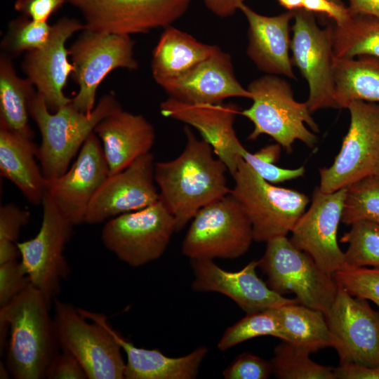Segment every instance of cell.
<instances>
[{
  "label": "cell",
  "instance_id": "cell-17",
  "mask_svg": "<svg viewBox=\"0 0 379 379\" xmlns=\"http://www.w3.org/2000/svg\"><path fill=\"white\" fill-rule=\"evenodd\" d=\"M154 156L149 152L122 171L109 175L93 196L85 223L100 224L158 201L159 192L154 180Z\"/></svg>",
  "mask_w": 379,
  "mask_h": 379
},
{
  "label": "cell",
  "instance_id": "cell-51",
  "mask_svg": "<svg viewBox=\"0 0 379 379\" xmlns=\"http://www.w3.org/2000/svg\"><path fill=\"white\" fill-rule=\"evenodd\" d=\"M373 174L379 178V156H378Z\"/></svg>",
  "mask_w": 379,
  "mask_h": 379
},
{
  "label": "cell",
  "instance_id": "cell-52",
  "mask_svg": "<svg viewBox=\"0 0 379 379\" xmlns=\"http://www.w3.org/2000/svg\"><path fill=\"white\" fill-rule=\"evenodd\" d=\"M331 1H334L335 3H338V4H343L340 0H331Z\"/></svg>",
  "mask_w": 379,
  "mask_h": 379
},
{
  "label": "cell",
  "instance_id": "cell-50",
  "mask_svg": "<svg viewBox=\"0 0 379 379\" xmlns=\"http://www.w3.org/2000/svg\"><path fill=\"white\" fill-rule=\"evenodd\" d=\"M10 373L4 363H0V378H9Z\"/></svg>",
  "mask_w": 379,
  "mask_h": 379
},
{
  "label": "cell",
  "instance_id": "cell-26",
  "mask_svg": "<svg viewBox=\"0 0 379 379\" xmlns=\"http://www.w3.org/2000/svg\"><path fill=\"white\" fill-rule=\"evenodd\" d=\"M37 150L33 140L0 128V174L34 205L41 204L47 192V179L35 160Z\"/></svg>",
  "mask_w": 379,
  "mask_h": 379
},
{
  "label": "cell",
  "instance_id": "cell-43",
  "mask_svg": "<svg viewBox=\"0 0 379 379\" xmlns=\"http://www.w3.org/2000/svg\"><path fill=\"white\" fill-rule=\"evenodd\" d=\"M65 3L67 0H16L14 8L34 21L47 22Z\"/></svg>",
  "mask_w": 379,
  "mask_h": 379
},
{
  "label": "cell",
  "instance_id": "cell-40",
  "mask_svg": "<svg viewBox=\"0 0 379 379\" xmlns=\"http://www.w3.org/2000/svg\"><path fill=\"white\" fill-rule=\"evenodd\" d=\"M29 283L20 262L15 260L0 264V307L18 295Z\"/></svg>",
  "mask_w": 379,
  "mask_h": 379
},
{
  "label": "cell",
  "instance_id": "cell-19",
  "mask_svg": "<svg viewBox=\"0 0 379 379\" xmlns=\"http://www.w3.org/2000/svg\"><path fill=\"white\" fill-rule=\"evenodd\" d=\"M240 111L239 106L232 102L194 105L168 98L160 104L163 117L185 123L198 131L232 176L237 172L242 154L246 149L234 126Z\"/></svg>",
  "mask_w": 379,
  "mask_h": 379
},
{
  "label": "cell",
  "instance_id": "cell-31",
  "mask_svg": "<svg viewBox=\"0 0 379 379\" xmlns=\"http://www.w3.org/2000/svg\"><path fill=\"white\" fill-rule=\"evenodd\" d=\"M333 52L334 58H379V18L350 13L343 23L333 25Z\"/></svg>",
  "mask_w": 379,
  "mask_h": 379
},
{
  "label": "cell",
  "instance_id": "cell-8",
  "mask_svg": "<svg viewBox=\"0 0 379 379\" xmlns=\"http://www.w3.org/2000/svg\"><path fill=\"white\" fill-rule=\"evenodd\" d=\"M191 221L181 246L190 260L236 259L254 241L251 221L231 194L201 208Z\"/></svg>",
  "mask_w": 379,
  "mask_h": 379
},
{
  "label": "cell",
  "instance_id": "cell-21",
  "mask_svg": "<svg viewBox=\"0 0 379 379\" xmlns=\"http://www.w3.org/2000/svg\"><path fill=\"white\" fill-rule=\"evenodd\" d=\"M195 292H216L232 300L246 313L264 311L295 302L271 289L256 273L258 261L253 260L237 272L227 271L212 260H191Z\"/></svg>",
  "mask_w": 379,
  "mask_h": 379
},
{
  "label": "cell",
  "instance_id": "cell-22",
  "mask_svg": "<svg viewBox=\"0 0 379 379\" xmlns=\"http://www.w3.org/2000/svg\"><path fill=\"white\" fill-rule=\"evenodd\" d=\"M159 86L168 98L194 105L218 103L230 98L251 97L247 88L238 81L230 55L218 46L192 68Z\"/></svg>",
  "mask_w": 379,
  "mask_h": 379
},
{
  "label": "cell",
  "instance_id": "cell-18",
  "mask_svg": "<svg viewBox=\"0 0 379 379\" xmlns=\"http://www.w3.org/2000/svg\"><path fill=\"white\" fill-rule=\"evenodd\" d=\"M109 175L100 140L91 133L76 161L61 176L47 180V194L74 226L85 223L88 206Z\"/></svg>",
  "mask_w": 379,
  "mask_h": 379
},
{
  "label": "cell",
  "instance_id": "cell-28",
  "mask_svg": "<svg viewBox=\"0 0 379 379\" xmlns=\"http://www.w3.org/2000/svg\"><path fill=\"white\" fill-rule=\"evenodd\" d=\"M12 60L0 55V128L33 140L29 105L37 91L27 78L18 76Z\"/></svg>",
  "mask_w": 379,
  "mask_h": 379
},
{
  "label": "cell",
  "instance_id": "cell-48",
  "mask_svg": "<svg viewBox=\"0 0 379 379\" xmlns=\"http://www.w3.org/2000/svg\"><path fill=\"white\" fill-rule=\"evenodd\" d=\"M281 147L276 142L267 145L253 154L258 159L265 162L275 164L280 158Z\"/></svg>",
  "mask_w": 379,
  "mask_h": 379
},
{
  "label": "cell",
  "instance_id": "cell-37",
  "mask_svg": "<svg viewBox=\"0 0 379 379\" xmlns=\"http://www.w3.org/2000/svg\"><path fill=\"white\" fill-rule=\"evenodd\" d=\"M30 213L14 204L0 208V264L17 260L20 252L18 239L22 227L29 220Z\"/></svg>",
  "mask_w": 379,
  "mask_h": 379
},
{
  "label": "cell",
  "instance_id": "cell-13",
  "mask_svg": "<svg viewBox=\"0 0 379 379\" xmlns=\"http://www.w3.org/2000/svg\"><path fill=\"white\" fill-rule=\"evenodd\" d=\"M192 0H67L80 10L85 29L128 35L165 28L180 18Z\"/></svg>",
  "mask_w": 379,
  "mask_h": 379
},
{
  "label": "cell",
  "instance_id": "cell-23",
  "mask_svg": "<svg viewBox=\"0 0 379 379\" xmlns=\"http://www.w3.org/2000/svg\"><path fill=\"white\" fill-rule=\"evenodd\" d=\"M239 11L248 24L246 54L257 68L267 74L296 79L289 56V25L294 18V11L266 16L245 4Z\"/></svg>",
  "mask_w": 379,
  "mask_h": 379
},
{
  "label": "cell",
  "instance_id": "cell-35",
  "mask_svg": "<svg viewBox=\"0 0 379 379\" xmlns=\"http://www.w3.org/2000/svg\"><path fill=\"white\" fill-rule=\"evenodd\" d=\"M350 226L340 239L348 244L345 264L379 268V223L359 221Z\"/></svg>",
  "mask_w": 379,
  "mask_h": 379
},
{
  "label": "cell",
  "instance_id": "cell-4",
  "mask_svg": "<svg viewBox=\"0 0 379 379\" xmlns=\"http://www.w3.org/2000/svg\"><path fill=\"white\" fill-rule=\"evenodd\" d=\"M253 103L240 111L253 124L248 140L267 135L287 152L295 140L313 148L319 126L306 102L296 101L289 84L277 75L266 74L252 81L247 87Z\"/></svg>",
  "mask_w": 379,
  "mask_h": 379
},
{
  "label": "cell",
  "instance_id": "cell-2",
  "mask_svg": "<svg viewBox=\"0 0 379 379\" xmlns=\"http://www.w3.org/2000/svg\"><path fill=\"white\" fill-rule=\"evenodd\" d=\"M51 302L31 282L0 307V322L9 327L5 364L16 379L45 378L59 353V343Z\"/></svg>",
  "mask_w": 379,
  "mask_h": 379
},
{
  "label": "cell",
  "instance_id": "cell-36",
  "mask_svg": "<svg viewBox=\"0 0 379 379\" xmlns=\"http://www.w3.org/2000/svg\"><path fill=\"white\" fill-rule=\"evenodd\" d=\"M265 335L283 339L281 326L272 309L246 313L244 318L226 329L218 348L225 351L248 340Z\"/></svg>",
  "mask_w": 379,
  "mask_h": 379
},
{
  "label": "cell",
  "instance_id": "cell-27",
  "mask_svg": "<svg viewBox=\"0 0 379 379\" xmlns=\"http://www.w3.org/2000/svg\"><path fill=\"white\" fill-rule=\"evenodd\" d=\"M217 46L202 43L172 25L164 28L152 51L153 79L160 85L179 77L208 57Z\"/></svg>",
  "mask_w": 379,
  "mask_h": 379
},
{
  "label": "cell",
  "instance_id": "cell-42",
  "mask_svg": "<svg viewBox=\"0 0 379 379\" xmlns=\"http://www.w3.org/2000/svg\"><path fill=\"white\" fill-rule=\"evenodd\" d=\"M45 378L86 379L88 377L78 360L70 353L61 350L51 363Z\"/></svg>",
  "mask_w": 379,
  "mask_h": 379
},
{
  "label": "cell",
  "instance_id": "cell-15",
  "mask_svg": "<svg viewBox=\"0 0 379 379\" xmlns=\"http://www.w3.org/2000/svg\"><path fill=\"white\" fill-rule=\"evenodd\" d=\"M294 13L291 60L307 82V107L311 113L336 108L333 98V25L320 27L312 13L304 9Z\"/></svg>",
  "mask_w": 379,
  "mask_h": 379
},
{
  "label": "cell",
  "instance_id": "cell-46",
  "mask_svg": "<svg viewBox=\"0 0 379 379\" xmlns=\"http://www.w3.org/2000/svg\"><path fill=\"white\" fill-rule=\"evenodd\" d=\"M203 1L208 10L220 18L233 15L245 4V0H203Z\"/></svg>",
  "mask_w": 379,
  "mask_h": 379
},
{
  "label": "cell",
  "instance_id": "cell-7",
  "mask_svg": "<svg viewBox=\"0 0 379 379\" xmlns=\"http://www.w3.org/2000/svg\"><path fill=\"white\" fill-rule=\"evenodd\" d=\"M258 267L276 293H293L297 302L326 314L335 298L338 284L333 274L321 268L307 253L286 237L266 243Z\"/></svg>",
  "mask_w": 379,
  "mask_h": 379
},
{
  "label": "cell",
  "instance_id": "cell-24",
  "mask_svg": "<svg viewBox=\"0 0 379 379\" xmlns=\"http://www.w3.org/2000/svg\"><path fill=\"white\" fill-rule=\"evenodd\" d=\"M93 132L101 141L109 175L149 153L156 139L154 126L143 115L122 108L103 118Z\"/></svg>",
  "mask_w": 379,
  "mask_h": 379
},
{
  "label": "cell",
  "instance_id": "cell-25",
  "mask_svg": "<svg viewBox=\"0 0 379 379\" xmlns=\"http://www.w3.org/2000/svg\"><path fill=\"white\" fill-rule=\"evenodd\" d=\"M111 331L127 357L126 379H194L208 352L201 346L185 356L170 357L158 349L138 347Z\"/></svg>",
  "mask_w": 379,
  "mask_h": 379
},
{
  "label": "cell",
  "instance_id": "cell-3",
  "mask_svg": "<svg viewBox=\"0 0 379 379\" xmlns=\"http://www.w3.org/2000/svg\"><path fill=\"white\" fill-rule=\"evenodd\" d=\"M122 108L114 95H103L89 114L77 109L72 102L51 112L38 93L29 105V115L41 136L36 158L47 180L64 174L75 154L105 117Z\"/></svg>",
  "mask_w": 379,
  "mask_h": 379
},
{
  "label": "cell",
  "instance_id": "cell-41",
  "mask_svg": "<svg viewBox=\"0 0 379 379\" xmlns=\"http://www.w3.org/2000/svg\"><path fill=\"white\" fill-rule=\"evenodd\" d=\"M242 159L265 180L277 184L285 181L297 179L304 175L305 169L304 166L297 168H284L271 164L265 162L258 159L253 153L246 149Z\"/></svg>",
  "mask_w": 379,
  "mask_h": 379
},
{
  "label": "cell",
  "instance_id": "cell-5",
  "mask_svg": "<svg viewBox=\"0 0 379 379\" xmlns=\"http://www.w3.org/2000/svg\"><path fill=\"white\" fill-rule=\"evenodd\" d=\"M60 348L72 354L88 379H123L121 347L104 314L54 300L53 317Z\"/></svg>",
  "mask_w": 379,
  "mask_h": 379
},
{
  "label": "cell",
  "instance_id": "cell-20",
  "mask_svg": "<svg viewBox=\"0 0 379 379\" xmlns=\"http://www.w3.org/2000/svg\"><path fill=\"white\" fill-rule=\"evenodd\" d=\"M85 25L76 19L62 17L54 25L46 44L25 53L21 68L44 99L48 109L56 112L72 102L64 93L67 79L73 71L68 60L69 51L65 44L77 31L84 29Z\"/></svg>",
  "mask_w": 379,
  "mask_h": 379
},
{
  "label": "cell",
  "instance_id": "cell-49",
  "mask_svg": "<svg viewBox=\"0 0 379 379\" xmlns=\"http://www.w3.org/2000/svg\"><path fill=\"white\" fill-rule=\"evenodd\" d=\"M278 3L289 11L302 8L303 0H277Z\"/></svg>",
  "mask_w": 379,
  "mask_h": 379
},
{
  "label": "cell",
  "instance_id": "cell-10",
  "mask_svg": "<svg viewBox=\"0 0 379 379\" xmlns=\"http://www.w3.org/2000/svg\"><path fill=\"white\" fill-rule=\"evenodd\" d=\"M176 231L174 217L161 201L107 220L101 239L120 260L140 267L159 258Z\"/></svg>",
  "mask_w": 379,
  "mask_h": 379
},
{
  "label": "cell",
  "instance_id": "cell-14",
  "mask_svg": "<svg viewBox=\"0 0 379 379\" xmlns=\"http://www.w3.org/2000/svg\"><path fill=\"white\" fill-rule=\"evenodd\" d=\"M338 284L325 317L340 364L379 366V312Z\"/></svg>",
  "mask_w": 379,
  "mask_h": 379
},
{
  "label": "cell",
  "instance_id": "cell-33",
  "mask_svg": "<svg viewBox=\"0 0 379 379\" xmlns=\"http://www.w3.org/2000/svg\"><path fill=\"white\" fill-rule=\"evenodd\" d=\"M359 221L379 223V178L366 175L346 187L341 222Z\"/></svg>",
  "mask_w": 379,
  "mask_h": 379
},
{
  "label": "cell",
  "instance_id": "cell-47",
  "mask_svg": "<svg viewBox=\"0 0 379 379\" xmlns=\"http://www.w3.org/2000/svg\"><path fill=\"white\" fill-rule=\"evenodd\" d=\"M352 14L362 13L379 18V0H347Z\"/></svg>",
  "mask_w": 379,
  "mask_h": 379
},
{
  "label": "cell",
  "instance_id": "cell-12",
  "mask_svg": "<svg viewBox=\"0 0 379 379\" xmlns=\"http://www.w3.org/2000/svg\"><path fill=\"white\" fill-rule=\"evenodd\" d=\"M350 124L333 163L319 169L321 192H333L373 173L379 156V103L350 102Z\"/></svg>",
  "mask_w": 379,
  "mask_h": 379
},
{
  "label": "cell",
  "instance_id": "cell-45",
  "mask_svg": "<svg viewBox=\"0 0 379 379\" xmlns=\"http://www.w3.org/2000/svg\"><path fill=\"white\" fill-rule=\"evenodd\" d=\"M335 379H379V366L340 364L334 368Z\"/></svg>",
  "mask_w": 379,
  "mask_h": 379
},
{
  "label": "cell",
  "instance_id": "cell-1",
  "mask_svg": "<svg viewBox=\"0 0 379 379\" xmlns=\"http://www.w3.org/2000/svg\"><path fill=\"white\" fill-rule=\"evenodd\" d=\"M186 144L175 159L154 164L159 201L174 217L180 231L206 205L230 194L225 164L211 146L184 128Z\"/></svg>",
  "mask_w": 379,
  "mask_h": 379
},
{
  "label": "cell",
  "instance_id": "cell-16",
  "mask_svg": "<svg viewBox=\"0 0 379 379\" xmlns=\"http://www.w3.org/2000/svg\"><path fill=\"white\" fill-rule=\"evenodd\" d=\"M345 194L346 187L328 193L315 188L310 206L295 224L290 239L333 274L345 265L337 237Z\"/></svg>",
  "mask_w": 379,
  "mask_h": 379
},
{
  "label": "cell",
  "instance_id": "cell-11",
  "mask_svg": "<svg viewBox=\"0 0 379 379\" xmlns=\"http://www.w3.org/2000/svg\"><path fill=\"white\" fill-rule=\"evenodd\" d=\"M41 205L39 232L29 240L18 241L17 246L30 282L51 302L60 293L61 282L69 274L63 252L74 226L47 193Z\"/></svg>",
  "mask_w": 379,
  "mask_h": 379
},
{
  "label": "cell",
  "instance_id": "cell-32",
  "mask_svg": "<svg viewBox=\"0 0 379 379\" xmlns=\"http://www.w3.org/2000/svg\"><path fill=\"white\" fill-rule=\"evenodd\" d=\"M308 350L286 340L277 345L270 360L272 374L279 379H335L334 368L317 364Z\"/></svg>",
  "mask_w": 379,
  "mask_h": 379
},
{
  "label": "cell",
  "instance_id": "cell-30",
  "mask_svg": "<svg viewBox=\"0 0 379 379\" xmlns=\"http://www.w3.org/2000/svg\"><path fill=\"white\" fill-rule=\"evenodd\" d=\"M283 333V339L312 353L331 347L325 314L297 302L272 308Z\"/></svg>",
  "mask_w": 379,
  "mask_h": 379
},
{
  "label": "cell",
  "instance_id": "cell-6",
  "mask_svg": "<svg viewBox=\"0 0 379 379\" xmlns=\"http://www.w3.org/2000/svg\"><path fill=\"white\" fill-rule=\"evenodd\" d=\"M232 178L234 185L230 194L250 220L257 242L286 237L310 202L309 197L300 192L265 180L243 159Z\"/></svg>",
  "mask_w": 379,
  "mask_h": 379
},
{
  "label": "cell",
  "instance_id": "cell-44",
  "mask_svg": "<svg viewBox=\"0 0 379 379\" xmlns=\"http://www.w3.org/2000/svg\"><path fill=\"white\" fill-rule=\"evenodd\" d=\"M310 13H319L333 19L336 25H340L350 16V12L343 4L331 0H303L302 8Z\"/></svg>",
  "mask_w": 379,
  "mask_h": 379
},
{
  "label": "cell",
  "instance_id": "cell-34",
  "mask_svg": "<svg viewBox=\"0 0 379 379\" xmlns=\"http://www.w3.org/2000/svg\"><path fill=\"white\" fill-rule=\"evenodd\" d=\"M53 25L36 22L25 15L12 20L1 41V53L13 58L39 49L48 41Z\"/></svg>",
  "mask_w": 379,
  "mask_h": 379
},
{
  "label": "cell",
  "instance_id": "cell-39",
  "mask_svg": "<svg viewBox=\"0 0 379 379\" xmlns=\"http://www.w3.org/2000/svg\"><path fill=\"white\" fill-rule=\"evenodd\" d=\"M272 374L270 361L249 352L238 355L222 372L226 379H266Z\"/></svg>",
  "mask_w": 379,
  "mask_h": 379
},
{
  "label": "cell",
  "instance_id": "cell-29",
  "mask_svg": "<svg viewBox=\"0 0 379 379\" xmlns=\"http://www.w3.org/2000/svg\"><path fill=\"white\" fill-rule=\"evenodd\" d=\"M333 64L336 108H346L354 100L379 103L378 58H333Z\"/></svg>",
  "mask_w": 379,
  "mask_h": 379
},
{
  "label": "cell",
  "instance_id": "cell-9",
  "mask_svg": "<svg viewBox=\"0 0 379 379\" xmlns=\"http://www.w3.org/2000/svg\"><path fill=\"white\" fill-rule=\"evenodd\" d=\"M135 41L128 35L97 32L84 29L68 48L73 65L71 78L79 86L72 104L79 111L93 110L98 86L112 71L124 68L136 70Z\"/></svg>",
  "mask_w": 379,
  "mask_h": 379
},
{
  "label": "cell",
  "instance_id": "cell-38",
  "mask_svg": "<svg viewBox=\"0 0 379 379\" xmlns=\"http://www.w3.org/2000/svg\"><path fill=\"white\" fill-rule=\"evenodd\" d=\"M333 276L352 295L370 300L379 309V268L345 264Z\"/></svg>",
  "mask_w": 379,
  "mask_h": 379
}]
</instances>
